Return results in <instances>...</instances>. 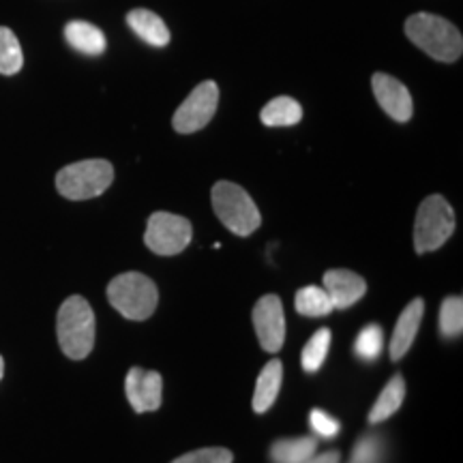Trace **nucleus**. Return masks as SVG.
Returning <instances> with one entry per match:
<instances>
[{"instance_id":"1","label":"nucleus","mask_w":463,"mask_h":463,"mask_svg":"<svg viewBox=\"0 0 463 463\" xmlns=\"http://www.w3.org/2000/svg\"><path fill=\"white\" fill-rule=\"evenodd\" d=\"M405 34L425 54H430L439 62H455L461 58V33L444 17L431 14H414L405 22Z\"/></svg>"},{"instance_id":"2","label":"nucleus","mask_w":463,"mask_h":463,"mask_svg":"<svg viewBox=\"0 0 463 463\" xmlns=\"http://www.w3.org/2000/svg\"><path fill=\"white\" fill-rule=\"evenodd\" d=\"M56 333L61 350L73 361H82L95 345V314L84 297H69L58 309Z\"/></svg>"},{"instance_id":"3","label":"nucleus","mask_w":463,"mask_h":463,"mask_svg":"<svg viewBox=\"0 0 463 463\" xmlns=\"http://www.w3.org/2000/svg\"><path fill=\"white\" fill-rule=\"evenodd\" d=\"M108 300L127 320H146L157 309L159 292L146 275L125 273L108 286Z\"/></svg>"},{"instance_id":"4","label":"nucleus","mask_w":463,"mask_h":463,"mask_svg":"<svg viewBox=\"0 0 463 463\" xmlns=\"http://www.w3.org/2000/svg\"><path fill=\"white\" fill-rule=\"evenodd\" d=\"M213 208L215 215L222 219V223L236 236L253 234L262 223L260 211L251 195L239 184L222 181L213 187Z\"/></svg>"},{"instance_id":"5","label":"nucleus","mask_w":463,"mask_h":463,"mask_svg":"<svg viewBox=\"0 0 463 463\" xmlns=\"http://www.w3.org/2000/svg\"><path fill=\"white\" fill-rule=\"evenodd\" d=\"M114 181V167L106 159H86L56 174V189L67 200H90L101 195Z\"/></svg>"},{"instance_id":"6","label":"nucleus","mask_w":463,"mask_h":463,"mask_svg":"<svg viewBox=\"0 0 463 463\" xmlns=\"http://www.w3.org/2000/svg\"><path fill=\"white\" fill-rule=\"evenodd\" d=\"M455 232V213L442 195H430L416 213L414 249L416 253L436 251Z\"/></svg>"},{"instance_id":"7","label":"nucleus","mask_w":463,"mask_h":463,"mask_svg":"<svg viewBox=\"0 0 463 463\" xmlns=\"http://www.w3.org/2000/svg\"><path fill=\"white\" fill-rule=\"evenodd\" d=\"M191 234H194V230H191L187 219L161 211L150 215L144 242L157 256H176L187 249Z\"/></svg>"},{"instance_id":"8","label":"nucleus","mask_w":463,"mask_h":463,"mask_svg":"<svg viewBox=\"0 0 463 463\" xmlns=\"http://www.w3.org/2000/svg\"><path fill=\"white\" fill-rule=\"evenodd\" d=\"M219 86L215 82H202L191 90V95L181 103L174 114L172 125L178 133H195L211 123L217 112Z\"/></svg>"},{"instance_id":"9","label":"nucleus","mask_w":463,"mask_h":463,"mask_svg":"<svg viewBox=\"0 0 463 463\" xmlns=\"http://www.w3.org/2000/svg\"><path fill=\"white\" fill-rule=\"evenodd\" d=\"M253 326H256L260 345L264 352H277L286 341V316L281 298L277 294H266L253 307Z\"/></svg>"},{"instance_id":"10","label":"nucleus","mask_w":463,"mask_h":463,"mask_svg":"<svg viewBox=\"0 0 463 463\" xmlns=\"http://www.w3.org/2000/svg\"><path fill=\"white\" fill-rule=\"evenodd\" d=\"M125 392L129 399L131 408L137 414L153 412L161 405L164 397V380L157 372H146L142 367L129 369L125 378Z\"/></svg>"},{"instance_id":"11","label":"nucleus","mask_w":463,"mask_h":463,"mask_svg":"<svg viewBox=\"0 0 463 463\" xmlns=\"http://www.w3.org/2000/svg\"><path fill=\"white\" fill-rule=\"evenodd\" d=\"M372 86L380 108L384 109L392 120H397V123H408V120L412 118V97H410V90L405 89L397 78H392L389 73H375Z\"/></svg>"},{"instance_id":"12","label":"nucleus","mask_w":463,"mask_h":463,"mask_svg":"<svg viewBox=\"0 0 463 463\" xmlns=\"http://www.w3.org/2000/svg\"><path fill=\"white\" fill-rule=\"evenodd\" d=\"M324 289L331 297L335 309H347V307L356 305L358 300L367 292V283L361 275L352 273V270H328L324 275Z\"/></svg>"},{"instance_id":"13","label":"nucleus","mask_w":463,"mask_h":463,"mask_svg":"<svg viewBox=\"0 0 463 463\" xmlns=\"http://www.w3.org/2000/svg\"><path fill=\"white\" fill-rule=\"evenodd\" d=\"M422 311H425V303L420 298H414L399 316V320L395 324V331H392V339H391V358L392 361H399L408 354V350L412 347L416 333L420 328V320H422Z\"/></svg>"},{"instance_id":"14","label":"nucleus","mask_w":463,"mask_h":463,"mask_svg":"<svg viewBox=\"0 0 463 463\" xmlns=\"http://www.w3.org/2000/svg\"><path fill=\"white\" fill-rule=\"evenodd\" d=\"M127 24L131 26V31L146 42L153 48H165L170 43V31H167L165 22L161 20L157 14L148 9H133L127 15Z\"/></svg>"},{"instance_id":"15","label":"nucleus","mask_w":463,"mask_h":463,"mask_svg":"<svg viewBox=\"0 0 463 463\" xmlns=\"http://www.w3.org/2000/svg\"><path fill=\"white\" fill-rule=\"evenodd\" d=\"M65 39L73 50L82 52V54H89V56H99L108 48L106 34L101 33V28H97L95 24H89V22H80V20L69 22L65 26Z\"/></svg>"},{"instance_id":"16","label":"nucleus","mask_w":463,"mask_h":463,"mask_svg":"<svg viewBox=\"0 0 463 463\" xmlns=\"http://www.w3.org/2000/svg\"><path fill=\"white\" fill-rule=\"evenodd\" d=\"M283 380V364L281 361H270L266 363V367L260 373L256 382V392H253V410L258 414H264L266 410H270V405L275 403L277 395H279Z\"/></svg>"},{"instance_id":"17","label":"nucleus","mask_w":463,"mask_h":463,"mask_svg":"<svg viewBox=\"0 0 463 463\" xmlns=\"http://www.w3.org/2000/svg\"><path fill=\"white\" fill-rule=\"evenodd\" d=\"M260 118L266 127H292L298 125L303 118V108L292 97H277V99L266 103Z\"/></svg>"},{"instance_id":"18","label":"nucleus","mask_w":463,"mask_h":463,"mask_svg":"<svg viewBox=\"0 0 463 463\" xmlns=\"http://www.w3.org/2000/svg\"><path fill=\"white\" fill-rule=\"evenodd\" d=\"M403 399H405V380L402 375H392V380L384 386V391L380 392L378 402H375L372 412H369V422L378 425V422L391 419V416L402 408Z\"/></svg>"},{"instance_id":"19","label":"nucleus","mask_w":463,"mask_h":463,"mask_svg":"<svg viewBox=\"0 0 463 463\" xmlns=\"http://www.w3.org/2000/svg\"><path fill=\"white\" fill-rule=\"evenodd\" d=\"M317 439L316 438H292L279 439L270 449V459L275 463H305L316 455Z\"/></svg>"},{"instance_id":"20","label":"nucleus","mask_w":463,"mask_h":463,"mask_svg":"<svg viewBox=\"0 0 463 463\" xmlns=\"http://www.w3.org/2000/svg\"><path fill=\"white\" fill-rule=\"evenodd\" d=\"M294 307H297V311L300 316H307V317H324L335 311L331 297L326 294V289L317 288V286L300 288L297 292Z\"/></svg>"},{"instance_id":"21","label":"nucleus","mask_w":463,"mask_h":463,"mask_svg":"<svg viewBox=\"0 0 463 463\" xmlns=\"http://www.w3.org/2000/svg\"><path fill=\"white\" fill-rule=\"evenodd\" d=\"M331 331L328 328H320L314 337L307 341L303 356H300V364H303L307 373H316L324 364V361H326L328 350H331Z\"/></svg>"},{"instance_id":"22","label":"nucleus","mask_w":463,"mask_h":463,"mask_svg":"<svg viewBox=\"0 0 463 463\" xmlns=\"http://www.w3.org/2000/svg\"><path fill=\"white\" fill-rule=\"evenodd\" d=\"M24 65L22 45L11 28L0 26V73L15 75Z\"/></svg>"},{"instance_id":"23","label":"nucleus","mask_w":463,"mask_h":463,"mask_svg":"<svg viewBox=\"0 0 463 463\" xmlns=\"http://www.w3.org/2000/svg\"><path fill=\"white\" fill-rule=\"evenodd\" d=\"M463 328V300L459 297L444 298L439 307V331L447 339L459 337Z\"/></svg>"},{"instance_id":"24","label":"nucleus","mask_w":463,"mask_h":463,"mask_svg":"<svg viewBox=\"0 0 463 463\" xmlns=\"http://www.w3.org/2000/svg\"><path fill=\"white\" fill-rule=\"evenodd\" d=\"M382 347H384V333H382L378 324H369V326H364L363 331L358 333L354 352L361 361H375V358L382 354Z\"/></svg>"},{"instance_id":"25","label":"nucleus","mask_w":463,"mask_h":463,"mask_svg":"<svg viewBox=\"0 0 463 463\" xmlns=\"http://www.w3.org/2000/svg\"><path fill=\"white\" fill-rule=\"evenodd\" d=\"M232 461H234V455H232L228 449H200L178 457V459L172 463H232Z\"/></svg>"},{"instance_id":"26","label":"nucleus","mask_w":463,"mask_h":463,"mask_svg":"<svg viewBox=\"0 0 463 463\" xmlns=\"http://www.w3.org/2000/svg\"><path fill=\"white\" fill-rule=\"evenodd\" d=\"M309 422L311 430H314L320 438H335L341 430L339 420L335 419V416L324 412V410H314L309 416Z\"/></svg>"},{"instance_id":"27","label":"nucleus","mask_w":463,"mask_h":463,"mask_svg":"<svg viewBox=\"0 0 463 463\" xmlns=\"http://www.w3.org/2000/svg\"><path fill=\"white\" fill-rule=\"evenodd\" d=\"M382 455V444L378 438L367 436L356 444L354 455H352V463H378Z\"/></svg>"},{"instance_id":"28","label":"nucleus","mask_w":463,"mask_h":463,"mask_svg":"<svg viewBox=\"0 0 463 463\" xmlns=\"http://www.w3.org/2000/svg\"><path fill=\"white\" fill-rule=\"evenodd\" d=\"M339 459H341V455L337 453V450H328V453H324V455H317V457L314 455L305 463H339Z\"/></svg>"},{"instance_id":"29","label":"nucleus","mask_w":463,"mask_h":463,"mask_svg":"<svg viewBox=\"0 0 463 463\" xmlns=\"http://www.w3.org/2000/svg\"><path fill=\"white\" fill-rule=\"evenodd\" d=\"M3 373H5V361L3 356H0V378H3Z\"/></svg>"}]
</instances>
